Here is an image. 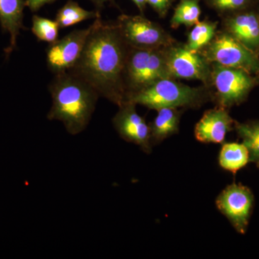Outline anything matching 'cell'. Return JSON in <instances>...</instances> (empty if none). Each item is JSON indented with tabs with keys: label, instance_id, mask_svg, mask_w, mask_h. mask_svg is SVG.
I'll list each match as a JSON object with an SVG mask.
<instances>
[{
	"label": "cell",
	"instance_id": "obj_1",
	"mask_svg": "<svg viewBox=\"0 0 259 259\" xmlns=\"http://www.w3.org/2000/svg\"><path fill=\"white\" fill-rule=\"evenodd\" d=\"M127 48L117 25L104 23L98 17L71 71L90 83L100 97L120 107L126 101L124 73Z\"/></svg>",
	"mask_w": 259,
	"mask_h": 259
},
{
	"label": "cell",
	"instance_id": "obj_2",
	"mask_svg": "<svg viewBox=\"0 0 259 259\" xmlns=\"http://www.w3.org/2000/svg\"><path fill=\"white\" fill-rule=\"evenodd\" d=\"M49 90L52 105L47 118L60 121L72 136L82 133L96 108L100 97L96 90L71 71L55 74Z\"/></svg>",
	"mask_w": 259,
	"mask_h": 259
},
{
	"label": "cell",
	"instance_id": "obj_3",
	"mask_svg": "<svg viewBox=\"0 0 259 259\" xmlns=\"http://www.w3.org/2000/svg\"><path fill=\"white\" fill-rule=\"evenodd\" d=\"M203 100V94L199 89L175 82L171 79L158 80L126 98V101L156 110L195 107Z\"/></svg>",
	"mask_w": 259,
	"mask_h": 259
},
{
	"label": "cell",
	"instance_id": "obj_4",
	"mask_svg": "<svg viewBox=\"0 0 259 259\" xmlns=\"http://www.w3.org/2000/svg\"><path fill=\"white\" fill-rule=\"evenodd\" d=\"M166 77V62L158 51L136 49L128 51L124 73L126 98L131 94Z\"/></svg>",
	"mask_w": 259,
	"mask_h": 259
},
{
	"label": "cell",
	"instance_id": "obj_5",
	"mask_svg": "<svg viewBox=\"0 0 259 259\" xmlns=\"http://www.w3.org/2000/svg\"><path fill=\"white\" fill-rule=\"evenodd\" d=\"M204 56L207 61L248 74L259 71V59L253 51L229 34H221L209 42Z\"/></svg>",
	"mask_w": 259,
	"mask_h": 259
},
{
	"label": "cell",
	"instance_id": "obj_6",
	"mask_svg": "<svg viewBox=\"0 0 259 259\" xmlns=\"http://www.w3.org/2000/svg\"><path fill=\"white\" fill-rule=\"evenodd\" d=\"M215 203L218 210L228 218L235 230L245 234L254 204L251 190L241 184H231L218 196Z\"/></svg>",
	"mask_w": 259,
	"mask_h": 259
},
{
	"label": "cell",
	"instance_id": "obj_7",
	"mask_svg": "<svg viewBox=\"0 0 259 259\" xmlns=\"http://www.w3.org/2000/svg\"><path fill=\"white\" fill-rule=\"evenodd\" d=\"M93 23L87 28L77 29L49 44L47 49L48 67L55 74L71 71L82 54Z\"/></svg>",
	"mask_w": 259,
	"mask_h": 259
},
{
	"label": "cell",
	"instance_id": "obj_8",
	"mask_svg": "<svg viewBox=\"0 0 259 259\" xmlns=\"http://www.w3.org/2000/svg\"><path fill=\"white\" fill-rule=\"evenodd\" d=\"M117 25L130 49H156L169 42L163 30L142 16L122 15Z\"/></svg>",
	"mask_w": 259,
	"mask_h": 259
},
{
	"label": "cell",
	"instance_id": "obj_9",
	"mask_svg": "<svg viewBox=\"0 0 259 259\" xmlns=\"http://www.w3.org/2000/svg\"><path fill=\"white\" fill-rule=\"evenodd\" d=\"M221 107L241 103L254 85L249 74L243 70L215 64L212 74Z\"/></svg>",
	"mask_w": 259,
	"mask_h": 259
},
{
	"label": "cell",
	"instance_id": "obj_10",
	"mask_svg": "<svg viewBox=\"0 0 259 259\" xmlns=\"http://www.w3.org/2000/svg\"><path fill=\"white\" fill-rule=\"evenodd\" d=\"M136 104L125 101L113 118L116 131L122 139L137 145L146 153H151V128L144 117L136 111Z\"/></svg>",
	"mask_w": 259,
	"mask_h": 259
},
{
	"label": "cell",
	"instance_id": "obj_11",
	"mask_svg": "<svg viewBox=\"0 0 259 259\" xmlns=\"http://www.w3.org/2000/svg\"><path fill=\"white\" fill-rule=\"evenodd\" d=\"M168 72L172 77L205 81L210 75L208 61L197 51L186 47L174 48L166 54Z\"/></svg>",
	"mask_w": 259,
	"mask_h": 259
},
{
	"label": "cell",
	"instance_id": "obj_12",
	"mask_svg": "<svg viewBox=\"0 0 259 259\" xmlns=\"http://www.w3.org/2000/svg\"><path fill=\"white\" fill-rule=\"evenodd\" d=\"M234 121L224 107L205 112L194 129L196 139L204 144H223Z\"/></svg>",
	"mask_w": 259,
	"mask_h": 259
},
{
	"label": "cell",
	"instance_id": "obj_13",
	"mask_svg": "<svg viewBox=\"0 0 259 259\" xmlns=\"http://www.w3.org/2000/svg\"><path fill=\"white\" fill-rule=\"evenodd\" d=\"M25 0H0V24L5 32L10 35V47L7 54H10L16 47L20 30L23 28Z\"/></svg>",
	"mask_w": 259,
	"mask_h": 259
},
{
	"label": "cell",
	"instance_id": "obj_14",
	"mask_svg": "<svg viewBox=\"0 0 259 259\" xmlns=\"http://www.w3.org/2000/svg\"><path fill=\"white\" fill-rule=\"evenodd\" d=\"M232 35L250 50L259 47V21L253 14L240 15L228 23Z\"/></svg>",
	"mask_w": 259,
	"mask_h": 259
},
{
	"label": "cell",
	"instance_id": "obj_15",
	"mask_svg": "<svg viewBox=\"0 0 259 259\" xmlns=\"http://www.w3.org/2000/svg\"><path fill=\"white\" fill-rule=\"evenodd\" d=\"M180 112L177 108H162L150 126L151 144H157L179 132Z\"/></svg>",
	"mask_w": 259,
	"mask_h": 259
},
{
	"label": "cell",
	"instance_id": "obj_16",
	"mask_svg": "<svg viewBox=\"0 0 259 259\" xmlns=\"http://www.w3.org/2000/svg\"><path fill=\"white\" fill-rule=\"evenodd\" d=\"M218 162L223 169L236 174L250 163L249 153L243 144L226 143L221 148Z\"/></svg>",
	"mask_w": 259,
	"mask_h": 259
},
{
	"label": "cell",
	"instance_id": "obj_17",
	"mask_svg": "<svg viewBox=\"0 0 259 259\" xmlns=\"http://www.w3.org/2000/svg\"><path fill=\"white\" fill-rule=\"evenodd\" d=\"M98 17H100L98 12L83 9L78 3L70 0L58 11L56 21L60 28H66Z\"/></svg>",
	"mask_w": 259,
	"mask_h": 259
},
{
	"label": "cell",
	"instance_id": "obj_18",
	"mask_svg": "<svg viewBox=\"0 0 259 259\" xmlns=\"http://www.w3.org/2000/svg\"><path fill=\"white\" fill-rule=\"evenodd\" d=\"M237 134L249 153L250 163L259 167V122L236 123Z\"/></svg>",
	"mask_w": 259,
	"mask_h": 259
},
{
	"label": "cell",
	"instance_id": "obj_19",
	"mask_svg": "<svg viewBox=\"0 0 259 259\" xmlns=\"http://www.w3.org/2000/svg\"><path fill=\"white\" fill-rule=\"evenodd\" d=\"M201 14L198 0H181L172 17V28H177L181 25L190 27L199 23Z\"/></svg>",
	"mask_w": 259,
	"mask_h": 259
},
{
	"label": "cell",
	"instance_id": "obj_20",
	"mask_svg": "<svg viewBox=\"0 0 259 259\" xmlns=\"http://www.w3.org/2000/svg\"><path fill=\"white\" fill-rule=\"evenodd\" d=\"M217 23L199 22L194 25L188 37L186 48L189 50L198 51L208 45L215 34Z\"/></svg>",
	"mask_w": 259,
	"mask_h": 259
},
{
	"label": "cell",
	"instance_id": "obj_21",
	"mask_svg": "<svg viewBox=\"0 0 259 259\" xmlns=\"http://www.w3.org/2000/svg\"><path fill=\"white\" fill-rule=\"evenodd\" d=\"M59 29L60 27L56 20H52L38 15L32 17L31 30L40 41L49 44L55 42L59 37Z\"/></svg>",
	"mask_w": 259,
	"mask_h": 259
},
{
	"label": "cell",
	"instance_id": "obj_22",
	"mask_svg": "<svg viewBox=\"0 0 259 259\" xmlns=\"http://www.w3.org/2000/svg\"><path fill=\"white\" fill-rule=\"evenodd\" d=\"M214 8L221 10H237L244 6L247 0H210Z\"/></svg>",
	"mask_w": 259,
	"mask_h": 259
},
{
	"label": "cell",
	"instance_id": "obj_23",
	"mask_svg": "<svg viewBox=\"0 0 259 259\" xmlns=\"http://www.w3.org/2000/svg\"><path fill=\"white\" fill-rule=\"evenodd\" d=\"M146 3L158 12L160 15H163L168 10L169 7V0H146Z\"/></svg>",
	"mask_w": 259,
	"mask_h": 259
},
{
	"label": "cell",
	"instance_id": "obj_24",
	"mask_svg": "<svg viewBox=\"0 0 259 259\" xmlns=\"http://www.w3.org/2000/svg\"><path fill=\"white\" fill-rule=\"evenodd\" d=\"M55 0H26V6L32 12L40 10L44 5L52 3Z\"/></svg>",
	"mask_w": 259,
	"mask_h": 259
},
{
	"label": "cell",
	"instance_id": "obj_25",
	"mask_svg": "<svg viewBox=\"0 0 259 259\" xmlns=\"http://www.w3.org/2000/svg\"><path fill=\"white\" fill-rule=\"evenodd\" d=\"M132 1L137 5L138 8L141 12L144 11L146 5V0H132Z\"/></svg>",
	"mask_w": 259,
	"mask_h": 259
},
{
	"label": "cell",
	"instance_id": "obj_26",
	"mask_svg": "<svg viewBox=\"0 0 259 259\" xmlns=\"http://www.w3.org/2000/svg\"><path fill=\"white\" fill-rule=\"evenodd\" d=\"M92 3L96 5V6L100 7L102 6L104 3H107V2L110 1V0H90Z\"/></svg>",
	"mask_w": 259,
	"mask_h": 259
}]
</instances>
